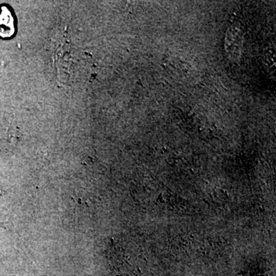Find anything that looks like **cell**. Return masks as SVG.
Listing matches in <instances>:
<instances>
[{
	"mask_svg": "<svg viewBox=\"0 0 276 276\" xmlns=\"http://www.w3.org/2000/svg\"><path fill=\"white\" fill-rule=\"evenodd\" d=\"M15 32L14 19L10 11L6 7L0 8V36L8 38Z\"/></svg>",
	"mask_w": 276,
	"mask_h": 276,
	"instance_id": "cell-1",
	"label": "cell"
}]
</instances>
